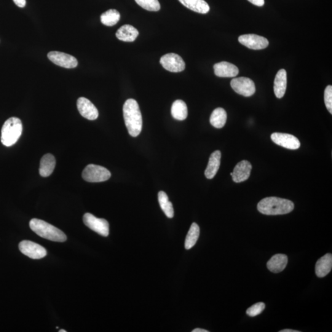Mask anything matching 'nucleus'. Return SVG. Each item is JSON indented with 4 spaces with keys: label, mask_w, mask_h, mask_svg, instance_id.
<instances>
[{
    "label": "nucleus",
    "mask_w": 332,
    "mask_h": 332,
    "mask_svg": "<svg viewBox=\"0 0 332 332\" xmlns=\"http://www.w3.org/2000/svg\"><path fill=\"white\" fill-rule=\"evenodd\" d=\"M123 116L130 136L134 138L139 136L142 130V116L138 102L134 99L130 98L125 102Z\"/></svg>",
    "instance_id": "1"
},
{
    "label": "nucleus",
    "mask_w": 332,
    "mask_h": 332,
    "mask_svg": "<svg viewBox=\"0 0 332 332\" xmlns=\"http://www.w3.org/2000/svg\"><path fill=\"white\" fill-rule=\"evenodd\" d=\"M257 208L260 212L267 216L284 215L294 210L291 200L277 197L264 198L258 202Z\"/></svg>",
    "instance_id": "2"
},
{
    "label": "nucleus",
    "mask_w": 332,
    "mask_h": 332,
    "mask_svg": "<svg viewBox=\"0 0 332 332\" xmlns=\"http://www.w3.org/2000/svg\"><path fill=\"white\" fill-rule=\"evenodd\" d=\"M30 227L32 231L39 236L52 242H62L68 239L62 231L42 220H31Z\"/></svg>",
    "instance_id": "3"
},
{
    "label": "nucleus",
    "mask_w": 332,
    "mask_h": 332,
    "mask_svg": "<svg viewBox=\"0 0 332 332\" xmlns=\"http://www.w3.org/2000/svg\"><path fill=\"white\" fill-rule=\"evenodd\" d=\"M22 123L18 118L12 117L6 120L2 128L1 141L2 144L10 146L17 142L22 135Z\"/></svg>",
    "instance_id": "4"
},
{
    "label": "nucleus",
    "mask_w": 332,
    "mask_h": 332,
    "mask_svg": "<svg viewBox=\"0 0 332 332\" xmlns=\"http://www.w3.org/2000/svg\"><path fill=\"white\" fill-rule=\"evenodd\" d=\"M82 176L85 181L98 183L108 180L111 178V173L102 166L89 164L83 170Z\"/></svg>",
    "instance_id": "5"
},
{
    "label": "nucleus",
    "mask_w": 332,
    "mask_h": 332,
    "mask_svg": "<svg viewBox=\"0 0 332 332\" xmlns=\"http://www.w3.org/2000/svg\"><path fill=\"white\" fill-rule=\"evenodd\" d=\"M83 222L85 226L92 231L102 236L106 237L109 234V224L105 219L96 218L92 214H85L83 216Z\"/></svg>",
    "instance_id": "6"
},
{
    "label": "nucleus",
    "mask_w": 332,
    "mask_h": 332,
    "mask_svg": "<svg viewBox=\"0 0 332 332\" xmlns=\"http://www.w3.org/2000/svg\"><path fill=\"white\" fill-rule=\"evenodd\" d=\"M230 84L236 92L244 97H250L256 92L255 83L248 78H236L232 80Z\"/></svg>",
    "instance_id": "7"
},
{
    "label": "nucleus",
    "mask_w": 332,
    "mask_h": 332,
    "mask_svg": "<svg viewBox=\"0 0 332 332\" xmlns=\"http://www.w3.org/2000/svg\"><path fill=\"white\" fill-rule=\"evenodd\" d=\"M18 248L24 255L32 259H41L47 255L44 248L30 240H22L18 244Z\"/></svg>",
    "instance_id": "8"
},
{
    "label": "nucleus",
    "mask_w": 332,
    "mask_h": 332,
    "mask_svg": "<svg viewBox=\"0 0 332 332\" xmlns=\"http://www.w3.org/2000/svg\"><path fill=\"white\" fill-rule=\"evenodd\" d=\"M160 64L166 70L174 73L181 72L186 68L183 58L175 53H168L162 56Z\"/></svg>",
    "instance_id": "9"
},
{
    "label": "nucleus",
    "mask_w": 332,
    "mask_h": 332,
    "mask_svg": "<svg viewBox=\"0 0 332 332\" xmlns=\"http://www.w3.org/2000/svg\"><path fill=\"white\" fill-rule=\"evenodd\" d=\"M238 41L249 49L254 50H264L269 45L268 40L256 34H244L239 37Z\"/></svg>",
    "instance_id": "10"
},
{
    "label": "nucleus",
    "mask_w": 332,
    "mask_h": 332,
    "mask_svg": "<svg viewBox=\"0 0 332 332\" xmlns=\"http://www.w3.org/2000/svg\"><path fill=\"white\" fill-rule=\"evenodd\" d=\"M48 58L52 62L62 68H74L78 66L76 58L68 54L52 52L48 54Z\"/></svg>",
    "instance_id": "11"
},
{
    "label": "nucleus",
    "mask_w": 332,
    "mask_h": 332,
    "mask_svg": "<svg viewBox=\"0 0 332 332\" xmlns=\"http://www.w3.org/2000/svg\"><path fill=\"white\" fill-rule=\"evenodd\" d=\"M271 138L273 142L288 149H298L301 144L300 142L296 136L288 134L273 133L271 136Z\"/></svg>",
    "instance_id": "12"
},
{
    "label": "nucleus",
    "mask_w": 332,
    "mask_h": 332,
    "mask_svg": "<svg viewBox=\"0 0 332 332\" xmlns=\"http://www.w3.org/2000/svg\"><path fill=\"white\" fill-rule=\"evenodd\" d=\"M77 108L82 117L89 120H95L98 116L97 108L85 98H80L77 100Z\"/></svg>",
    "instance_id": "13"
},
{
    "label": "nucleus",
    "mask_w": 332,
    "mask_h": 332,
    "mask_svg": "<svg viewBox=\"0 0 332 332\" xmlns=\"http://www.w3.org/2000/svg\"><path fill=\"white\" fill-rule=\"evenodd\" d=\"M252 168V166L248 160H243L238 163L235 166L234 172L230 174L232 180L236 183H240L247 180L250 176Z\"/></svg>",
    "instance_id": "14"
},
{
    "label": "nucleus",
    "mask_w": 332,
    "mask_h": 332,
    "mask_svg": "<svg viewBox=\"0 0 332 332\" xmlns=\"http://www.w3.org/2000/svg\"><path fill=\"white\" fill-rule=\"evenodd\" d=\"M214 73L216 76L222 78H232L239 74V69L234 64L228 62H221L214 66Z\"/></svg>",
    "instance_id": "15"
},
{
    "label": "nucleus",
    "mask_w": 332,
    "mask_h": 332,
    "mask_svg": "<svg viewBox=\"0 0 332 332\" xmlns=\"http://www.w3.org/2000/svg\"><path fill=\"white\" fill-rule=\"evenodd\" d=\"M287 88V72L284 69H281L276 76L274 82V94L278 98H281L285 95Z\"/></svg>",
    "instance_id": "16"
},
{
    "label": "nucleus",
    "mask_w": 332,
    "mask_h": 332,
    "mask_svg": "<svg viewBox=\"0 0 332 332\" xmlns=\"http://www.w3.org/2000/svg\"><path fill=\"white\" fill-rule=\"evenodd\" d=\"M332 268V255L326 254L318 260L316 264V274L318 278L326 276L331 272Z\"/></svg>",
    "instance_id": "17"
},
{
    "label": "nucleus",
    "mask_w": 332,
    "mask_h": 332,
    "mask_svg": "<svg viewBox=\"0 0 332 332\" xmlns=\"http://www.w3.org/2000/svg\"><path fill=\"white\" fill-rule=\"evenodd\" d=\"M221 156V152L219 150L215 151L211 154L205 170L206 178L212 179L216 176L220 166Z\"/></svg>",
    "instance_id": "18"
},
{
    "label": "nucleus",
    "mask_w": 332,
    "mask_h": 332,
    "mask_svg": "<svg viewBox=\"0 0 332 332\" xmlns=\"http://www.w3.org/2000/svg\"><path fill=\"white\" fill-rule=\"evenodd\" d=\"M288 263V256L284 254H276L272 256L267 263L270 272L278 273L284 271Z\"/></svg>",
    "instance_id": "19"
},
{
    "label": "nucleus",
    "mask_w": 332,
    "mask_h": 332,
    "mask_svg": "<svg viewBox=\"0 0 332 332\" xmlns=\"http://www.w3.org/2000/svg\"><path fill=\"white\" fill-rule=\"evenodd\" d=\"M54 156L52 154H46L42 157L39 168L40 176L47 178L52 175L56 167Z\"/></svg>",
    "instance_id": "20"
},
{
    "label": "nucleus",
    "mask_w": 332,
    "mask_h": 332,
    "mask_svg": "<svg viewBox=\"0 0 332 332\" xmlns=\"http://www.w3.org/2000/svg\"><path fill=\"white\" fill-rule=\"evenodd\" d=\"M138 31L135 28L130 25H124L120 28L116 32L117 38L125 42H133L138 38Z\"/></svg>",
    "instance_id": "21"
},
{
    "label": "nucleus",
    "mask_w": 332,
    "mask_h": 332,
    "mask_svg": "<svg viewBox=\"0 0 332 332\" xmlns=\"http://www.w3.org/2000/svg\"><path fill=\"white\" fill-rule=\"evenodd\" d=\"M184 6L194 12L206 14L210 10V7L204 0H178Z\"/></svg>",
    "instance_id": "22"
},
{
    "label": "nucleus",
    "mask_w": 332,
    "mask_h": 332,
    "mask_svg": "<svg viewBox=\"0 0 332 332\" xmlns=\"http://www.w3.org/2000/svg\"><path fill=\"white\" fill-rule=\"evenodd\" d=\"M171 114L174 119L184 121L188 116V108L186 104L182 100H176L172 104Z\"/></svg>",
    "instance_id": "23"
},
{
    "label": "nucleus",
    "mask_w": 332,
    "mask_h": 332,
    "mask_svg": "<svg viewBox=\"0 0 332 332\" xmlns=\"http://www.w3.org/2000/svg\"><path fill=\"white\" fill-rule=\"evenodd\" d=\"M227 120L226 112L224 108H218L212 112L210 118V122L214 128H220L226 125Z\"/></svg>",
    "instance_id": "24"
},
{
    "label": "nucleus",
    "mask_w": 332,
    "mask_h": 332,
    "mask_svg": "<svg viewBox=\"0 0 332 332\" xmlns=\"http://www.w3.org/2000/svg\"><path fill=\"white\" fill-rule=\"evenodd\" d=\"M200 234V229L199 226L196 223L192 224L191 227H190L188 234L186 235V242H184V248L186 250H189L196 244Z\"/></svg>",
    "instance_id": "25"
},
{
    "label": "nucleus",
    "mask_w": 332,
    "mask_h": 332,
    "mask_svg": "<svg viewBox=\"0 0 332 332\" xmlns=\"http://www.w3.org/2000/svg\"><path fill=\"white\" fill-rule=\"evenodd\" d=\"M158 202L160 207L168 218H173L174 210L172 202H170L167 194L160 191L158 192Z\"/></svg>",
    "instance_id": "26"
},
{
    "label": "nucleus",
    "mask_w": 332,
    "mask_h": 332,
    "mask_svg": "<svg viewBox=\"0 0 332 332\" xmlns=\"http://www.w3.org/2000/svg\"><path fill=\"white\" fill-rule=\"evenodd\" d=\"M121 18L120 12L116 10H109L100 16L101 22L106 26H112L119 22Z\"/></svg>",
    "instance_id": "27"
},
{
    "label": "nucleus",
    "mask_w": 332,
    "mask_h": 332,
    "mask_svg": "<svg viewBox=\"0 0 332 332\" xmlns=\"http://www.w3.org/2000/svg\"><path fill=\"white\" fill-rule=\"evenodd\" d=\"M139 6L149 12H158L160 6L158 0H135Z\"/></svg>",
    "instance_id": "28"
},
{
    "label": "nucleus",
    "mask_w": 332,
    "mask_h": 332,
    "mask_svg": "<svg viewBox=\"0 0 332 332\" xmlns=\"http://www.w3.org/2000/svg\"><path fill=\"white\" fill-rule=\"evenodd\" d=\"M265 308V304L263 302H257L246 310V314L249 316L255 317L260 314Z\"/></svg>",
    "instance_id": "29"
},
{
    "label": "nucleus",
    "mask_w": 332,
    "mask_h": 332,
    "mask_svg": "<svg viewBox=\"0 0 332 332\" xmlns=\"http://www.w3.org/2000/svg\"><path fill=\"white\" fill-rule=\"evenodd\" d=\"M324 102L326 109L332 114V86H328L324 91Z\"/></svg>",
    "instance_id": "30"
},
{
    "label": "nucleus",
    "mask_w": 332,
    "mask_h": 332,
    "mask_svg": "<svg viewBox=\"0 0 332 332\" xmlns=\"http://www.w3.org/2000/svg\"><path fill=\"white\" fill-rule=\"evenodd\" d=\"M249 2L257 6H263L264 4V0H248Z\"/></svg>",
    "instance_id": "31"
},
{
    "label": "nucleus",
    "mask_w": 332,
    "mask_h": 332,
    "mask_svg": "<svg viewBox=\"0 0 332 332\" xmlns=\"http://www.w3.org/2000/svg\"><path fill=\"white\" fill-rule=\"evenodd\" d=\"M14 4L20 8L25 7L26 4V0H13Z\"/></svg>",
    "instance_id": "32"
},
{
    "label": "nucleus",
    "mask_w": 332,
    "mask_h": 332,
    "mask_svg": "<svg viewBox=\"0 0 332 332\" xmlns=\"http://www.w3.org/2000/svg\"><path fill=\"white\" fill-rule=\"evenodd\" d=\"M192 332H208V330L202 328H195Z\"/></svg>",
    "instance_id": "33"
},
{
    "label": "nucleus",
    "mask_w": 332,
    "mask_h": 332,
    "mask_svg": "<svg viewBox=\"0 0 332 332\" xmlns=\"http://www.w3.org/2000/svg\"><path fill=\"white\" fill-rule=\"evenodd\" d=\"M280 332H300V331L296 330H291V329H284V330H282Z\"/></svg>",
    "instance_id": "34"
},
{
    "label": "nucleus",
    "mask_w": 332,
    "mask_h": 332,
    "mask_svg": "<svg viewBox=\"0 0 332 332\" xmlns=\"http://www.w3.org/2000/svg\"><path fill=\"white\" fill-rule=\"evenodd\" d=\"M60 332H66V330H64V329H62V330L58 331Z\"/></svg>",
    "instance_id": "35"
}]
</instances>
